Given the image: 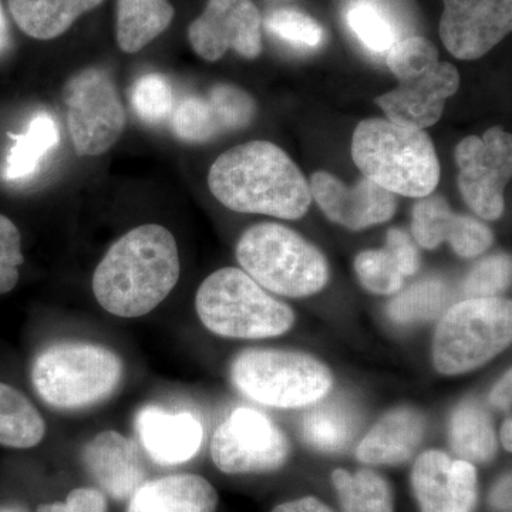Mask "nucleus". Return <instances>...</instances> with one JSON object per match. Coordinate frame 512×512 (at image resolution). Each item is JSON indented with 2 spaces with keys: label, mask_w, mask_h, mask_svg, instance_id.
<instances>
[{
  "label": "nucleus",
  "mask_w": 512,
  "mask_h": 512,
  "mask_svg": "<svg viewBox=\"0 0 512 512\" xmlns=\"http://www.w3.org/2000/svg\"><path fill=\"white\" fill-rule=\"evenodd\" d=\"M323 400V399H322ZM313 403L302 419V437L305 443L320 453L335 454L346 450L357 430L355 413L345 404Z\"/></svg>",
  "instance_id": "nucleus-26"
},
{
  "label": "nucleus",
  "mask_w": 512,
  "mask_h": 512,
  "mask_svg": "<svg viewBox=\"0 0 512 512\" xmlns=\"http://www.w3.org/2000/svg\"><path fill=\"white\" fill-rule=\"evenodd\" d=\"M440 37L461 60L480 59L512 28V0H443Z\"/></svg>",
  "instance_id": "nucleus-13"
},
{
  "label": "nucleus",
  "mask_w": 512,
  "mask_h": 512,
  "mask_svg": "<svg viewBox=\"0 0 512 512\" xmlns=\"http://www.w3.org/2000/svg\"><path fill=\"white\" fill-rule=\"evenodd\" d=\"M266 28L293 45L318 47L323 42L322 26L295 9L275 10L266 19Z\"/></svg>",
  "instance_id": "nucleus-37"
},
{
  "label": "nucleus",
  "mask_w": 512,
  "mask_h": 512,
  "mask_svg": "<svg viewBox=\"0 0 512 512\" xmlns=\"http://www.w3.org/2000/svg\"><path fill=\"white\" fill-rule=\"evenodd\" d=\"M352 157L367 180L392 194L424 198L439 185V157L424 130L362 121L353 134Z\"/></svg>",
  "instance_id": "nucleus-3"
},
{
  "label": "nucleus",
  "mask_w": 512,
  "mask_h": 512,
  "mask_svg": "<svg viewBox=\"0 0 512 512\" xmlns=\"http://www.w3.org/2000/svg\"><path fill=\"white\" fill-rule=\"evenodd\" d=\"M208 187L224 207L244 214L298 220L311 207V187L281 147L251 141L212 164Z\"/></svg>",
  "instance_id": "nucleus-2"
},
{
  "label": "nucleus",
  "mask_w": 512,
  "mask_h": 512,
  "mask_svg": "<svg viewBox=\"0 0 512 512\" xmlns=\"http://www.w3.org/2000/svg\"><path fill=\"white\" fill-rule=\"evenodd\" d=\"M237 259L245 274L276 295L308 298L328 284L325 256L284 225L264 222L248 228L239 238Z\"/></svg>",
  "instance_id": "nucleus-4"
},
{
  "label": "nucleus",
  "mask_w": 512,
  "mask_h": 512,
  "mask_svg": "<svg viewBox=\"0 0 512 512\" xmlns=\"http://www.w3.org/2000/svg\"><path fill=\"white\" fill-rule=\"evenodd\" d=\"M195 309L205 328L232 339H266L284 335L295 315L244 271L224 268L202 282Z\"/></svg>",
  "instance_id": "nucleus-5"
},
{
  "label": "nucleus",
  "mask_w": 512,
  "mask_h": 512,
  "mask_svg": "<svg viewBox=\"0 0 512 512\" xmlns=\"http://www.w3.org/2000/svg\"><path fill=\"white\" fill-rule=\"evenodd\" d=\"M348 23L360 42L373 52H386L396 43L393 23L372 3L360 2L352 6L348 12Z\"/></svg>",
  "instance_id": "nucleus-33"
},
{
  "label": "nucleus",
  "mask_w": 512,
  "mask_h": 512,
  "mask_svg": "<svg viewBox=\"0 0 512 512\" xmlns=\"http://www.w3.org/2000/svg\"><path fill=\"white\" fill-rule=\"evenodd\" d=\"M130 100L138 119L150 126L170 119L175 109L173 87L163 74L141 76L131 87Z\"/></svg>",
  "instance_id": "nucleus-31"
},
{
  "label": "nucleus",
  "mask_w": 512,
  "mask_h": 512,
  "mask_svg": "<svg viewBox=\"0 0 512 512\" xmlns=\"http://www.w3.org/2000/svg\"><path fill=\"white\" fill-rule=\"evenodd\" d=\"M235 387L264 406L301 409L328 396L333 375L325 363L301 352L247 349L231 365Z\"/></svg>",
  "instance_id": "nucleus-8"
},
{
  "label": "nucleus",
  "mask_w": 512,
  "mask_h": 512,
  "mask_svg": "<svg viewBox=\"0 0 512 512\" xmlns=\"http://www.w3.org/2000/svg\"><path fill=\"white\" fill-rule=\"evenodd\" d=\"M25 262L18 227L0 214V295L18 285L19 266Z\"/></svg>",
  "instance_id": "nucleus-38"
},
{
  "label": "nucleus",
  "mask_w": 512,
  "mask_h": 512,
  "mask_svg": "<svg viewBox=\"0 0 512 512\" xmlns=\"http://www.w3.org/2000/svg\"><path fill=\"white\" fill-rule=\"evenodd\" d=\"M437 63V47L430 40L419 36L394 43L387 56V66L399 82L421 76L433 69Z\"/></svg>",
  "instance_id": "nucleus-34"
},
{
  "label": "nucleus",
  "mask_w": 512,
  "mask_h": 512,
  "mask_svg": "<svg viewBox=\"0 0 512 512\" xmlns=\"http://www.w3.org/2000/svg\"><path fill=\"white\" fill-rule=\"evenodd\" d=\"M490 503L498 512L511 511V474H505L501 480L494 485L490 494Z\"/></svg>",
  "instance_id": "nucleus-42"
},
{
  "label": "nucleus",
  "mask_w": 512,
  "mask_h": 512,
  "mask_svg": "<svg viewBox=\"0 0 512 512\" xmlns=\"http://www.w3.org/2000/svg\"><path fill=\"white\" fill-rule=\"evenodd\" d=\"M291 453L284 431L266 414L235 410L211 440V457L225 474H261L279 470Z\"/></svg>",
  "instance_id": "nucleus-10"
},
{
  "label": "nucleus",
  "mask_w": 512,
  "mask_h": 512,
  "mask_svg": "<svg viewBox=\"0 0 512 512\" xmlns=\"http://www.w3.org/2000/svg\"><path fill=\"white\" fill-rule=\"evenodd\" d=\"M512 373L511 369L501 377L500 382L495 384L494 389L490 393V403L495 409L508 412L511 409L512 402Z\"/></svg>",
  "instance_id": "nucleus-41"
},
{
  "label": "nucleus",
  "mask_w": 512,
  "mask_h": 512,
  "mask_svg": "<svg viewBox=\"0 0 512 512\" xmlns=\"http://www.w3.org/2000/svg\"><path fill=\"white\" fill-rule=\"evenodd\" d=\"M386 249L399 262L404 276L414 275L419 271V252L414 247L412 239L402 229L393 228L387 232Z\"/></svg>",
  "instance_id": "nucleus-40"
},
{
  "label": "nucleus",
  "mask_w": 512,
  "mask_h": 512,
  "mask_svg": "<svg viewBox=\"0 0 512 512\" xmlns=\"http://www.w3.org/2000/svg\"><path fill=\"white\" fill-rule=\"evenodd\" d=\"M309 187L326 217L352 231L383 224L396 212L394 194L367 178L355 187H346L335 175L318 171L312 175Z\"/></svg>",
  "instance_id": "nucleus-16"
},
{
  "label": "nucleus",
  "mask_w": 512,
  "mask_h": 512,
  "mask_svg": "<svg viewBox=\"0 0 512 512\" xmlns=\"http://www.w3.org/2000/svg\"><path fill=\"white\" fill-rule=\"evenodd\" d=\"M0 512H28V510H26V508H23L22 505L6 504L0 505Z\"/></svg>",
  "instance_id": "nucleus-46"
},
{
  "label": "nucleus",
  "mask_w": 512,
  "mask_h": 512,
  "mask_svg": "<svg viewBox=\"0 0 512 512\" xmlns=\"http://www.w3.org/2000/svg\"><path fill=\"white\" fill-rule=\"evenodd\" d=\"M332 481L343 512H394L392 488L376 471L363 468L350 474L339 468Z\"/></svg>",
  "instance_id": "nucleus-28"
},
{
  "label": "nucleus",
  "mask_w": 512,
  "mask_h": 512,
  "mask_svg": "<svg viewBox=\"0 0 512 512\" xmlns=\"http://www.w3.org/2000/svg\"><path fill=\"white\" fill-rule=\"evenodd\" d=\"M2 177L9 183L28 180L59 144V127L52 114L40 111L22 134H12Z\"/></svg>",
  "instance_id": "nucleus-23"
},
{
  "label": "nucleus",
  "mask_w": 512,
  "mask_h": 512,
  "mask_svg": "<svg viewBox=\"0 0 512 512\" xmlns=\"http://www.w3.org/2000/svg\"><path fill=\"white\" fill-rule=\"evenodd\" d=\"M10 45V35L8 20L3 12L2 0H0V56L8 50Z\"/></svg>",
  "instance_id": "nucleus-44"
},
{
  "label": "nucleus",
  "mask_w": 512,
  "mask_h": 512,
  "mask_svg": "<svg viewBox=\"0 0 512 512\" xmlns=\"http://www.w3.org/2000/svg\"><path fill=\"white\" fill-rule=\"evenodd\" d=\"M447 302L446 286L439 279H424L399 293L387 306V315L399 325L436 319Z\"/></svg>",
  "instance_id": "nucleus-29"
},
{
  "label": "nucleus",
  "mask_w": 512,
  "mask_h": 512,
  "mask_svg": "<svg viewBox=\"0 0 512 512\" xmlns=\"http://www.w3.org/2000/svg\"><path fill=\"white\" fill-rule=\"evenodd\" d=\"M37 512H107L104 494L96 488H76L63 503L43 504Z\"/></svg>",
  "instance_id": "nucleus-39"
},
{
  "label": "nucleus",
  "mask_w": 512,
  "mask_h": 512,
  "mask_svg": "<svg viewBox=\"0 0 512 512\" xmlns=\"http://www.w3.org/2000/svg\"><path fill=\"white\" fill-rule=\"evenodd\" d=\"M272 512H333V510L318 498L305 497L278 505Z\"/></svg>",
  "instance_id": "nucleus-43"
},
{
  "label": "nucleus",
  "mask_w": 512,
  "mask_h": 512,
  "mask_svg": "<svg viewBox=\"0 0 512 512\" xmlns=\"http://www.w3.org/2000/svg\"><path fill=\"white\" fill-rule=\"evenodd\" d=\"M45 434V420L28 397L0 382V446L19 450L32 448Z\"/></svg>",
  "instance_id": "nucleus-27"
},
{
  "label": "nucleus",
  "mask_w": 512,
  "mask_h": 512,
  "mask_svg": "<svg viewBox=\"0 0 512 512\" xmlns=\"http://www.w3.org/2000/svg\"><path fill=\"white\" fill-rule=\"evenodd\" d=\"M355 269L360 284L369 292L387 296L402 291V269L386 248L360 252L355 259Z\"/></svg>",
  "instance_id": "nucleus-32"
},
{
  "label": "nucleus",
  "mask_w": 512,
  "mask_h": 512,
  "mask_svg": "<svg viewBox=\"0 0 512 512\" xmlns=\"http://www.w3.org/2000/svg\"><path fill=\"white\" fill-rule=\"evenodd\" d=\"M123 363L93 343H57L36 356L32 383L40 399L59 410H79L109 399L119 387Z\"/></svg>",
  "instance_id": "nucleus-6"
},
{
  "label": "nucleus",
  "mask_w": 512,
  "mask_h": 512,
  "mask_svg": "<svg viewBox=\"0 0 512 512\" xmlns=\"http://www.w3.org/2000/svg\"><path fill=\"white\" fill-rule=\"evenodd\" d=\"M175 136L187 143H207L224 134L208 97H185L171 114Z\"/></svg>",
  "instance_id": "nucleus-30"
},
{
  "label": "nucleus",
  "mask_w": 512,
  "mask_h": 512,
  "mask_svg": "<svg viewBox=\"0 0 512 512\" xmlns=\"http://www.w3.org/2000/svg\"><path fill=\"white\" fill-rule=\"evenodd\" d=\"M512 423L511 417H508L507 420L504 421L503 427H501V441H503V446L508 453H511L512 450Z\"/></svg>",
  "instance_id": "nucleus-45"
},
{
  "label": "nucleus",
  "mask_w": 512,
  "mask_h": 512,
  "mask_svg": "<svg viewBox=\"0 0 512 512\" xmlns=\"http://www.w3.org/2000/svg\"><path fill=\"white\" fill-rule=\"evenodd\" d=\"M137 436L151 460L161 466H177L197 456L202 444V426L191 413H168L146 406L136 416Z\"/></svg>",
  "instance_id": "nucleus-19"
},
{
  "label": "nucleus",
  "mask_w": 512,
  "mask_h": 512,
  "mask_svg": "<svg viewBox=\"0 0 512 512\" xmlns=\"http://www.w3.org/2000/svg\"><path fill=\"white\" fill-rule=\"evenodd\" d=\"M67 124L76 153L96 157L109 151L126 127V110L116 84L103 69L74 74L64 86Z\"/></svg>",
  "instance_id": "nucleus-9"
},
{
  "label": "nucleus",
  "mask_w": 512,
  "mask_h": 512,
  "mask_svg": "<svg viewBox=\"0 0 512 512\" xmlns=\"http://www.w3.org/2000/svg\"><path fill=\"white\" fill-rule=\"evenodd\" d=\"M458 188L478 217L495 221L505 210L504 190L512 174V140L501 127L468 136L456 148Z\"/></svg>",
  "instance_id": "nucleus-11"
},
{
  "label": "nucleus",
  "mask_w": 512,
  "mask_h": 512,
  "mask_svg": "<svg viewBox=\"0 0 512 512\" xmlns=\"http://www.w3.org/2000/svg\"><path fill=\"white\" fill-rule=\"evenodd\" d=\"M174 235L157 224L141 225L111 245L93 274L94 298L119 318H140L157 308L180 279Z\"/></svg>",
  "instance_id": "nucleus-1"
},
{
  "label": "nucleus",
  "mask_w": 512,
  "mask_h": 512,
  "mask_svg": "<svg viewBox=\"0 0 512 512\" xmlns=\"http://www.w3.org/2000/svg\"><path fill=\"white\" fill-rule=\"evenodd\" d=\"M207 97L214 106L224 133L242 130L255 119V101L241 87L220 83L212 87Z\"/></svg>",
  "instance_id": "nucleus-35"
},
{
  "label": "nucleus",
  "mask_w": 512,
  "mask_h": 512,
  "mask_svg": "<svg viewBox=\"0 0 512 512\" xmlns=\"http://www.w3.org/2000/svg\"><path fill=\"white\" fill-rule=\"evenodd\" d=\"M511 256L500 254L484 259L464 279L463 292L468 299L495 298L511 285Z\"/></svg>",
  "instance_id": "nucleus-36"
},
{
  "label": "nucleus",
  "mask_w": 512,
  "mask_h": 512,
  "mask_svg": "<svg viewBox=\"0 0 512 512\" xmlns=\"http://www.w3.org/2000/svg\"><path fill=\"white\" fill-rule=\"evenodd\" d=\"M450 444L460 460L488 463L497 454V436L490 414L473 400L458 404L450 417Z\"/></svg>",
  "instance_id": "nucleus-24"
},
{
  "label": "nucleus",
  "mask_w": 512,
  "mask_h": 512,
  "mask_svg": "<svg viewBox=\"0 0 512 512\" xmlns=\"http://www.w3.org/2000/svg\"><path fill=\"white\" fill-rule=\"evenodd\" d=\"M458 87L460 74L456 67L439 62L421 76L400 80L399 87L377 97L376 104L392 123L424 130L440 120L446 100Z\"/></svg>",
  "instance_id": "nucleus-15"
},
{
  "label": "nucleus",
  "mask_w": 512,
  "mask_h": 512,
  "mask_svg": "<svg viewBox=\"0 0 512 512\" xmlns=\"http://www.w3.org/2000/svg\"><path fill=\"white\" fill-rule=\"evenodd\" d=\"M217 505V491L205 478L177 474L141 484L127 512H215Z\"/></svg>",
  "instance_id": "nucleus-21"
},
{
  "label": "nucleus",
  "mask_w": 512,
  "mask_h": 512,
  "mask_svg": "<svg viewBox=\"0 0 512 512\" xmlns=\"http://www.w3.org/2000/svg\"><path fill=\"white\" fill-rule=\"evenodd\" d=\"M194 52L207 62L229 49L255 59L262 50V18L252 0H208L207 8L188 29Z\"/></svg>",
  "instance_id": "nucleus-12"
},
{
  "label": "nucleus",
  "mask_w": 512,
  "mask_h": 512,
  "mask_svg": "<svg viewBox=\"0 0 512 512\" xmlns=\"http://www.w3.org/2000/svg\"><path fill=\"white\" fill-rule=\"evenodd\" d=\"M412 487L421 512L476 510V468L464 460H451L443 451H426L417 458Z\"/></svg>",
  "instance_id": "nucleus-14"
},
{
  "label": "nucleus",
  "mask_w": 512,
  "mask_h": 512,
  "mask_svg": "<svg viewBox=\"0 0 512 512\" xmlns=\"http://www.w3.org/2000/svg\"><path fill=\"white\" fill-rule=\"evenodd\" d=\"M426 433L419 410L400 407L384 414L357 446V460L369 466H397L410 460Z\"/></svg>",
  "instance_id": "nucleus-20"
},
{
  "label": "nucleus",
  "mask_w": 512,
  "mask_h": 512,
  "mask_svg": "<svg viewBox=\"0 0 512 512\" xmlns=\"http://www.w3.org/2000/svg\"><path fill=\"white\" fill-rule=\"evenodd\" d=\"M83 464L104 493L124 501L144 483L146 471L133 441L117 431L97 434L83 448Z\"/></svg>",
  "instance_id": "nucleus-18"
},
{
  "label": "nucleus",
  "mask_w": 512,
  "mask_h": 512,
  "mask_svg": "<svg viewBox=\"0 0 512 512\" xmlns=\"http://www.w3.org/2000/svg\"><path fill=\"white\" fill-rule=\"evenodd\" d=\"M103 0H8L16 25L33 39L50 40L63 35L84 13Z\"/></svg>",
  "instance_id": "nucleus-22"
},
{
  "label": "nucleus",
  "mask_w": 512,
  "mask_h": 512,
  "mask_svg": "<svg viewBox=\"0 0 512 512\" xmlns=\"http://www.w3.org/2000/svg\"><path fill=\"white\" fill-rule=\"evenodd\" d=\"M512 303L471 298L451 306L433 340V363L441 375L456 376L487 365L511 345Z\"/></svg>",
  "instance_id": "nucleus-7"
},
{
  "label": "nucleus",
  "mask_w": 512,
  "mask_h": 512,
  "mask_svg": "<svg viewBox=\"0 0 512 512\" xmlns=\"http://www.w3.org/2000/svg\"><path fill=\"white\" fill-rule=\"evenodd\" d=\"M412 232L420 247L436 249L448 242L463 258L484 254L494 242L493 231L487 225L456 214L439 195H427L414 205Z\"/></svg>",
  "instance_id": "nucleus-17"
},
{
  "label": "nucleus",
  "mask_w": 512,
  "mask_h": 512,
  "mask_svg": "<svg viewBox=\"0 0 512 512\" xmlns=\"http://www.w3.org/2000/svg\"><path fill=\"white\" fill-rule=\"evenodd\" d=\"M174 18L168 0H119L117 45L126 53H137L160 36Z\"/></svg>",
  "instance_id": "nucleus-25"
}]
</instances>
